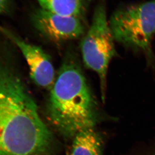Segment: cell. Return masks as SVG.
Returning a JSON list of instances; mask_svg holds the SVG:
<instances>
[{"mask_svg":"<svg viewBox=\"0 0 155 155\" xmlns=\"http://www.w3.org/2000/svg\"><path fill=\"white\" fill-rule=\"evenodd\" d=\"M115 41L152 57L155 34V0L119 8L109 19Z\"/></svg>","mask_w":155,"mask_h":155,"instance_id":"3957f363","label":"cell"},{"mask_svg":"<svg viewBox=\"0 0 155 155\" xmlns=\"http://www.w3.org/2000/svg\"><path fill=\"white\" fill-rule=\"evenodd\" d=\"M114 41L106 6L102 2L95 9L91 25L83 36L80 46L85 66L98 76L103 102L106 96L108 67L116 54Z\"/></svg>","mask_w":155,"mask_h":155,"instance_id":"277c9868","label":"cell"},{"mask_svg":"<svg viewBox=\"0 0 155 155\" xmlns=\"http://www.w3.org/2000/svg\"><path fill=\"white\" fill-rule=\"evenodd\" d=\"M103 142L94 128L84 130L73 138L70 155H102Z\"/></svg>","mask_w":155,"mask_h":155,"instance_id":"52a82bcc","label":"cell"},{"mask_svg":"<svg viewBox=\"0 0 155 155\" xmlns=\"http://www.w3.org/2000/svg\"><path fill=\"white\" fill-rule=\"evenodd\" d=\"M11 6V0H0V14L6 13Z\"/></svg>","mask_w":155,"mask_h":155,"instance_id":"9c48e42d","label":"cell"},{"mask_svg":"<svg viewBox=\"0 0 155 155\" xmlns=\"http://www.w3.org/2000/svg\"></svg>","mask_w":155,"mask_h":155,"instance_id":"30bf717a","label":"cell"},{"mask_svg":"<svg viewBox=\"0 0 155 155\" xmlns=\"http://www.w3.org/2000/svg\"><path fill=\"white\" fill-rule=\"evenodd\" d=\"M35 28L54 42L75 40L85 34L82 18L54 13L39 8L32 17Z\"/></svg>","mask_w":155,"mask_h":155,"instance_id":"5b68a950","label":"cell"},{"mask_svg":"<svg viewBox=\"0 0 155 155\" xmlns=\"http://www.w3.org/2000/svg\"><path fill=\"white\" fill-rule=\"evenodd\" d=\"M52 133L21 79L0 64V155H54Z\"/></svg>","mask_w":155,"mask_h":155,"instance_id":"6da1fadb","label":"cell"},{"mask_svg":"<svg viewBox=\"0 0 155 155\" xmlns=\"http://www.w3.org/2000/svg\"><path fill=\"white\" fill-rule=\"evenodd\" d=\"M52 125L67 138L94 128L100 118L98 105L78 63L65 58L51 89L47 106Z\"/></svg>","mask_w":155,"mask_h":155,"instance_id":"7a4b0ae2","label":"cell"},{"mask_svg":"<svg viewBox=\"0 0 155 155\" xmlns=\"http://www.w3.org/2000/svg\"><path fill=\"white\" fill-rule=\"evenodd\" d=\"M0 32L20 50L30 70V76L38 86L51 89L55 82L54 66L49 56L41 48L26 42L13 32L0 25Z\"/></svg>","mask_w":155,"mask_h":155,"instance_id":"8992f818","label":"cell"},{"mask_svg":"<svg viewBox=\"0 0 155 155\" xmlns=\"http://www.w3.org/2000/svg\"><path fill=\"white\" fill-rule=\"evenodd\" d=\"M40 8L65 16L82 18L90 0H36Z\"/></svg>","mask_w":155,"mask_h":155,"instance_id":"ba28073f","label":"cell"}]
</instances>
